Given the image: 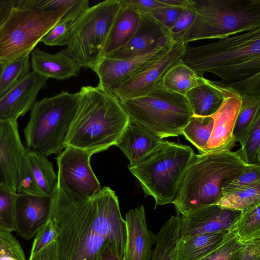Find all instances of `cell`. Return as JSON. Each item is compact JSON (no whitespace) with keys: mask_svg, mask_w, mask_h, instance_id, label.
Here are the masks:
<instances>
[{"mask_svg":"<svg viewBox=\"0 0 260 260\" xmlns=\"http://www.w3.org/2000/svg\"><path fill=\"white\" fill-rule=\"evenodd\" d=\"M260 183V166L248 165L243 173L223 188V196L240 188Z\"/></svg>","mask_w":260,"mask_h":260,"instance_id":"obj_40","label":"cell"},{"mask_svg":"<svg viewBox=\"0 0 260 260\" xmlns=\"http://www.w3.org/2000/svg\"><path fill=\"white\" fill-rule=\"evenodd\" d=\"M25 149L40 191L43 196L52 194L57 185V175L52 162L43 154Z\"/></svg>","mask_w":260,"mask_h":260,"instance_id":"obj_27","label":"cell"},{"mask_svg":"<svg viewBox=\"0 0 260 260\" xmlns=\"http://www.w3.org/2000/svg\"><path fill=\"white\" fill-rule=\"evenodd\" d=\"M16 193L0 184V230L15 231L14 205Z\"/></svg>","mask_w":260,"mask_h":260,"instance_id":"obj_36","label":"cell"},{"mask_svg":"<svg viewBox=\"0 0 260 260\" xmlns=\"http://www.w3.org/2000/svg\"><path fill=\"white\" fill-rule=\"evenodd\" d=\"M28 260H58L55 240L36 254L30 256Z\"/></svg>","mask_w":260,"mask_h":260,"instance_id":"obj_48","label":"cell"},{"mask_svg":"<svg viewBox=\"0 0 260 260\" xmlns=\"http://www.w3.org/2000/svg\"><path fill=\"white\" fill-rule=\"evenodd\" d=\"M123 5L135 10L140 14H147L152 11L168 6L161 0H122Z\"/></svg>","mask_w":260,"mask_h":260,"instance_id":"obj_46","label":"cell"},{"mask_svg":"<svg viewBox=\"0 0 260 260\" xmlns=\"http://www.w3.org/2000/svg\"><path fill=\"white\" fill-rule=\"evenodd\" d=\"M240 150H222L195 154L178 188L174 204L184 215L205 206L217 204L223 188L247 167Z\"/></svg>","mask_w":260,"mask_h":260,"instance_id":"obj_3","label":"cell"},{"mask_svg":"<svg viewBox=\"0 0 260 260\" xmlns=\"http://www.w3.org/2000/svg\"><path fill=\"white\" fill-rule=\"evenodd\" d=\"M241 213L240 211L224 209L217 204L192 210L181 215L180 237L230 231Z\"/></svg>","mask_w":260,"mask_h":260,"instance_id":"obj_17","label":"cell"},{"mask_svg":"<svg viewBox=\"0 0 260 260\" xmlns=\"http://www.w3.org/2000/svg\"><path fill=\"white\" fill-rule=\"evenodd\" d=\"M185 8L166 6L156 9L145 15L169 32Z\"/></svg>","mask_w":260,"mask_h":260,"instance_id":"obj_41","label":"cell"},{"mask_svg":"<svg viewBox=\"0 0 260 260\" xmlns=\"http://www.w3.org/2000/svg\"><path fill=\"white\" fill-rule=\"evenodd\" d=\"M141 15L139 26L128 42L121 48L103 57L123 59L146 53L154 49L169 32L146 15Z\"/></svg>","mask_w":260,"mask_h":260,"instance_id":"obj_20","label":"cell"},{"mask_svg":"<svg viewBox=\"0 0 260 260\" xmlns=\"http://www.w3.org/2000/svg\"><path fill=\"white\" fill-rule=\"evenodd\" d=\"M30 55L2 65L0 71V99L30 72Z\"/></svg>","mask_w":260,"mask_h":260,"instance_id":"obj_33","label":"cell"},{"mask_svg":"<svg viewBox=\"0 0 260 260\" xmlns=\"http://www.w3.org/2000/svg\"><path fill=\"white\" fill-rule=\"evenodd\" d=\"M0 253L9 254L17 260H26L19 242L11 232L1 230Z\"/></svg>","mask_w":260,"mask_h":260,"instance_id":"obj_43","label":"cell"},{"mask_svg":"<svg viewBox=\"0 0 260 260\" xmlns=\"http://www.w3.org/2000/svg\"><path fill=\"white\" fill-rule=\"evenodd\" d=\"M89 7L88 0H79L43 37L41 42L49 46L67 45L77 21Z\"/></svg>","mask_w":260,"mask_h":260,"instance_id":"obj_26","label":"cell"},{"mask_svg":"<svg viewBox=\"0 0 260 260\" xmlns=\"http://www.w3.org/2000/svg\"><path fill=\"white\" fill-rule=\"evenodd\" d=\"M163 141L144 127L130 121L115 146L129 161L128 167L139 164Z\"/></svg>","mask_w":260,"mask_h":260,"instance_id":"obj_22","label":"cell"},{"mask_svg":"<svg viewBox=\"0 0 260 260\" xmlns=\"http://www.w3.org/2000/svg\"><path fill=\"white\" fill-rule=\"evenodd\" d=\"M100 260H121L113 247L108 243L105 245Z\"/></svg>","mask_w":260,"mask_h":260,"instance_id":"obj_50","label":"cell"},{"mask_svg":"<svg viewBox=\"0 0 260 260\" xmlns=\"http://www.w3.org/2000/svg\"><path fill=\"white\" fill-rule=\"evenodd\" d=\"M230 233L226 231L179 237L171 256L174 260H199L218 247Z\"/></svg>","mask_w":260,"mask_h":260,"instance_id":"obj_23","label":"cell"},{"mask_svg":"<svg viewBox=\"0 0 260 260\" xmlns=\"http://www.w3.org/2000/svg\"><path fill=\"white\" fill-rule=\"evenodd\" d=\"M191 24L175 42L221 39L260 27V0H191Z\"/></svg>","mask_w":260,"mask_h":260,"instance_id":"obj_5","label":"cell"},{"mask_svg":"<svg viewBox=\"0 0 260 260\" xmlns=\"http://www.w3.org/2000/svg\"><path fill=\"white\" fill-rule=\"evenodd\" d=\"M258 203H260V183L223 196L217 205L224 209L243 211Z\"/></svg>","mask_w":260,"mask_h":260,"instance_id":"obj_34","label":"cell"},{"mask_svg":"<svg viewBox=\"0 0 260 260\" xmlns=\"http://www.w3.org/2000/svg\"><path fill=\"white\" fill-rule=\"evenodd\" d=\"M1 68H2V65H0V71L1 70Z\"/></svg>","mask_w":260,"mask_h":260,"instance_id":"obj_53","label":"cell"},{"mask_svg":"<svg viewBox=\"0 0 260 260\" xmlns=\"http://www.w3.org/2000/svg\"><path fill=\"white\" fill-rule=\"evenodd\" d=\"M230 232L243 244L260 239V203L241 211Z\"/></svg>","mask_w":260,"mask_h":260,"instance_id":"obj_30","label":"cell"},{"mask_svg":"<svg viewBox=\"0 0 260 260\" xmlns=\"http://www.w3.org/2000/svg\"><path fill=\"white\" fill-rule=\"evenodd\" d=\"M174 43L170 37L167 36L153 50L136 56L123 59L103 57L93 70L99 78L97 86L111 93L165 53Z\"/></svg>","mask_w":260,"mask_h":260,"instance_id":"obj_13","label":"cell"},{"mask_svg":"<svg viewBox=\"0 0 260 260\" xmlns=\"http://www.w3.org/2000/svg\"><path fill=\"white\" fill-rule=\"evenodd\" d=\"M79 101L65 145L92 154L116 145L129 122L120 101L98 86H82Z\"/></svg>","mask_w":260,"mask_h":260,"instance_id":"obj_2","label":"cell"},{"mask_svg":"<svg viewBox=\"0 0 260 260\" xmlns=\"http://www.w3.org/2000/svg\"><path fill=\"white\" fill-rule=\"evenodd\" d=\"M188 44L174 42L164 54L123 82L112 92L119 101L146 94L158 86L166 73L180 62Z\"/></svg>","mask_w":260,"mask_h":260,"instance_id":"obj_12","label":"cell"},{"mask_svg":"<svg viewBox=\"0 0 260 260\" xmlns=\"http://www.w3.org/2000/svg\"><path fill=\"white\" fill-rule=\"evenodd\" d=\"M120 103L131 122L161 139L181 135L193 115L185 96L161 85L144 95Z\"/></svg>","mask_w":260,"mask_h":260,"instance_id":"obj_8","label":"cell"},{"mask_svg":"<svg viewBox=\"0 0 260 260\" xmlns=\"http://www.w3.org/2000/svg\"><path fill=\"white\" fill-rule=\"evenodd\" d=\"M222 86H228L241 97L260 95V73L251 77L237 82L223 84L216 81Z\"/></svg>","mask_w":260,"mask_h":260,"instance_id":"obj_42","label":"cell"},{"mask_svg":"<svg viewBox=\"0 0 260 260\" xmlns=\"http://www.w3.org/2000/svg\"><path fill=\"white\" fill-rule=\"evenodd\" d=\"M17 2V0H0V26Z\"/></svg>","mask_w":260,"mask_h":260,"instance_id":"obj_49","label":"cell"},{"mask_svg":"<svg viewBox=\"0 0 260 260\" xmlns=\"http://www.w3.org/2000/svg\"><path fill=\"white\" fill-rule=\"evenodd\" d=\"M48 79L31 71L0 99V120H17L32 108Z\"/></svg>","mask_w":260,"mask_h":260,"instance_id":"obj_18","label":"cell"},{"mask_svg":"<svg viewBox=\"0 0 260 260\" xmlns=\"http://www.w3.org/2000/svg\"><path fill=\"white\" fill-rule=\"evenodd\" d=\"M125 221L127 238L124 260H151L155 234L147 227L144 207L141 205L129 210Z\"/></svg>","mask_w":260,"mask_h":260,"instance_id":"obj_19","label":"cell"},{"mask_svg":"<svg viewBox=\"0 0 260 260\" xmlns=\"http://www.w3.org/2000/svg\"><path fill=\"white\" fill-rule=\"evenodd\" d=\"M239 260H260V239L244 244Z\"/></svg>","mask_w":260,"mask_h":260,"instance_id":"obj_47","label":"cell"},{"mask_svg":"<svg viewBox=\"0 0 260 260\" xmlns=\"http://www.w3.org/2000/svg\"><path fill=\"white\" fill-rule=\"evenodd\" d=\"M200 78L193 70L181 61L166 73L161 85L169 91L185 96L198 84Z\"/></svg>","mask_w":260,"mask_h":260,"instance_id":"obj_29","label":"cell"},{"mask_svg":"<svg viewBox=\"0 0 260 260\" xmlns=\"http://www.w3.org/2000/svg\"><path fill=\"white\" fill-rule=\"evenodd\" d=\"M185 98L193 115L199 116L212 115L223 100L220 88L204 77H201L198 84L187 93Z\"/></svg>","mask_w":260,"mask_h":260,"instance_id":"obj_24","label":"cell"},{"mask_svg":"<svg viewBox=\"0 0 260 260\" xmlns=\"http://www.w3.org/2000/svg\"><path fill=\"white\" fill-rule=\"evenodd\" d=\"M50 219L57 233L58 260H100L107 243L124 259L126 223L118 197L109 187L84 199L57 184Z\"/></svg>","mask_w":260,"mask_h":260,"instance_id":"obj_1","label":"cell"},{"mask_svg":"<svg viewBox=\"0 0 260 260\" xmlns=\"http://www.w3.org/2000/svg\"><path fill=\"white\" fill-rule=\"evenodd\" d=\"M213 126L211 116L192 115L188 123L183 127L182 135L194 145L200 152L206 153V146L210 138Z\"/></svg>","mask_w":260,"mask_h":260,"instance_id":"obj_32","label":"cell"},{"mask_svg":"<svg viewBox=\"0 0 260 260\" xmlns=\"http://www.w3.org/2000/svg\"><path fill=\"white\" fill-rule=\"evenodd\" d=\"M213 82L222 91L223 100L219 108L211 115L213 126L206 146V152L231 150L236 146L233 132L242 102L241 96L233 89Z\"/></svg>","mask_w":260,"mask_h":260,"instance_id":"obj_16","label":"cell"},{"mask_svg":"<svg viewBox=\"0 0 260 260\" xmlns=\"http://www.w3.org/2000/svg\"><path fill=\"white\" fill-rule=\"evenodd\" d=\"M194 155L190 146L163 140L143 161L128 168L139 181L145 197L154 198L155 209L173 203Z\"/></svg>","mask_w":260,"mask_h":260,"instance_id":"obj_6","label":"cell"},{"mask_svg":"<svg viewBox=\"0 0 260 260\" xmlns=\"http://www.w3.org/2000/svg\"><path fill=\"white\" fill-rule=\"evenodd\" d=\"M32 71L49 78L65 80L77 76L81 67L66 49L51 54L35 48L30 53Z\"/></svg>","mask_w":260,"mask_h":260,"instance_id":"obj_21","label":"cell"},{"mask_svg":"<svg viewBox=\"0 0 260 260\" xmlns=\"http://www.w3.org/2000/svg\"><path fill=\"white\" fill-rule=\"evenodd\" d=\"M244 245L230 232L218 247L199 260H239Z\"/></svg>","mask_w":260,"mask_h":260,"instance_id":"obj_37","label":"cell"},{"mask_svg":"<svg viewBox=\"0 0 260 260\" xmlns=\"http://www.w3.org/2000/svg\"><path fill=\"white\" fill-rule=\"evenodd\" d=\"M0 260H17L11 255L4 253H0Z\"/></svg>","mask_w":260,"mask_h":260,"instance_id":"obj_52","label":"cell"},{"mask_svg":"<svg viewBox=\"0 0 260 260\" xmlns=\"http://www.w3.org/2000/svg\"><path fill=\"white\" fill-rule=\"evenodd\" d=\"M123 6L122 0H107L89 7L76 22L66 48L82 68L92 71L104 56L114 21Z\"/></svg>","mask_w":260,"mask_h":260,"instance_id":"obj_9","label":"cell"},{"mask_svg":"<svg viewBox=\"0 0 260 260\" xmlns=\"http://www.w3.org/2000/svg\"><path fill=\"white\" fill-rule=\"evenodd\" d=\"M169 7L185 8L190 4V0H161Z\"/></svg>","mask_w":260,"mask_h":260,"instance_id":"obj_51","label":"cell"},{"mask_svg":"<svg viewBox=\"0 0 260 260\" xmlns=\"http://www.w3.org/2000/svg\"><path fill=\"white\" fill-rule=\"evenodd\" d=\"M16 193H26L35 196H43L40 191L28 161L25 149L19 174Z\"/></svg>","mask_w":260,"mask_h":260,"instance_id":"obj_39","label":"cell"},{"mask_svg":"<svg viewBox=\"0 0 260 260\" xmlns=\"http://www.w3.org/2000/svg\"><path fill=\"white\" fill-rule=\"evenodd\" d=\"M25 153L17 120H0V184L15 193Z\"/></svg>","mask_w":260,"mask_h":260,"instance_id":"obj_15","label":"cell"},{"mask_svg":"<svg viewBox=\"0 0 260 260\" xmlns=\"http://www.w3.org/2000/svg\"><path fill=\"white\" fill-rule=\"evenodd\" d=\"M86 151L67 146L56 158L58 171L57 184L73 195L89 199L102 189L92 171Z\"/></svg>","mask_w":260,"mask_h":260,"instance_id":"obj_11","label":"cell"},{"mask_svg":"<svg viewBox=\"0 0 260 260\" xmlns=\"http://www.w3.org/2000/svg\"><path fill=\"white\" fill-rule=\"evenodd\" d=\"M54 191L50 196L16 193L15 228L20 237L31 239L50 220Z\"/></svg>","mask_w":260,"mask_h":260,"instance_id":"obj_14","label":"cell"},{"mask_svg":"<svg viewBox=\"0 0 260 260\" xmlns=\"http://www.w3.org/2000/svg\"><path fill=\"white\" fill-rule=\"evenodd\" d=\"M194 16L195 12L191 6V0H190V5L183 10L173 26L169 30V36L174 42L191 24Z\"/></svg>","mask_w":260,"mask_h":260,"instance_id":"obj_45","label":"cell"},{"mask_svg":"<svg viewBox=\"0 0 260 260\" xmlns=\"http://www.w3.org/2000/svg\"><path fill=\"white\" fill-rule=\"evenodd\" d=\"M57 233L53 222L50 220L37 233L30 250L32 256L55 241Z\"/></svg>","mask_w":260,"mask_h":260,"instance_id":"obj_44","label":"cell"},{"mask_svg":"<svg viewBox=\"0 0 260 260\" xmlns=\"http://www.w3.org/2000/svg\"><path fill=\"white\" fill-rule=\"evenodd\" d=\"M240 144L239 150L245 162L260 166V114L254 119Z\"/></svg>","mask_w":260,"mask_h":260,"instance_id":"obj_35","label":"cell"},{"mask_svg":"<svg viewBox=\"0 0 260 260\" xmlns=\"http://www.w3.org/2000/svg\"><path fill=\"white\" fill-rule=\"evenodd\" d=\"M79 0H17L15 7L39 11L71 10Z\"/></svg>","mask_w":260,"mask_h":260,"instance_id":"obj_38","label":"cell"},{"mask_svg":"<svg viewBox=\"0 0 260 260\" xmlns=\"http://www.w3.org/2000/svg\"><path fill=\"white\" fill-rule=\"evenodd\" d=\"M141 15L123 5L111 29L106 42L103 57L125 45L136 32Z\"/></svg>","mask_w":260,"mask_h":260,"instance_id":"obj_25","label":"cell"},{"mask_svg":"<svg viewBox=\"0 0 260 260\" xmlns=\"http://www.w3.org/2000/svg\"><path fill=\"white\" fill-rule=\"evenodd\" d=\"M182 62L200 77L207 72L220 83L237 82L260 73V27L196 47L187 46Z\"/></svg>","mask_w":260,"mask_h":260,"instance_id":"obj_4","label":"cell"},{"mask_svg":"<svg viewBox=\"0 0 260 260\" xmlns=\"http://www.w3.org/2000/svg\"><path fill=\"white\" fill-rule=\"evenodd\" d=\"M69 11L13 8L0 26V65L30 55L43 37Z\"/></svg>","mask_w":260,"mask_h":260,"instance_id":"obj_10","label":"cell"},{"mask_svg":"<svg viewBox=\"0 0 260 260\" xmlns=\"http://www.w3.org/2000/svg\"><path fill=\"white\" fill-rule=\"evenodd\" d=\"M241 105L233 132L234 142L240 144L256 116L260 114V95L241 97Z\"/></svg>","mask_w":260,"mask_h":260,"instance_id":"obj_31","label":"cell"},{"mask_svg":"<svg viewBox=\"0 0 260 260\" xmlns=\"http://www.w3.org/2000/svg\"><path fill=\"white\" fill-rule=\"evenodd\" d=\"M181 215H172L155 235V247L151 260H174L171 252L180 237Z\"/></svg>","mask_w":260,"mask_h":260,"instance_id":"obj_28","label":"cell"},{"mask_svg":"<svg viewBox=\"0 0 260 260\" xmlns=\"http://www.w3.org/2000/svg\"><path fill=\"white\" fill-rule=\"evenodd\" d=\"M79 92L62 91L37 101L24 129L26 148L48 156L58 154L76 116Z\"/></svg>","mask_w":260,"mask_h":260,"instance_id":"obj_7","label":"cell"}]
</instances>
